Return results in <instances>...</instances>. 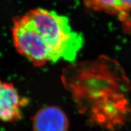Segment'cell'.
I'll list each match as a JSON object with an SVG mask.
<instances>
[{
    "label": "cell",
    "instance_id": "cell-2",
    "mask_svg": "<svg viewBox=\"0 0 131 131\" xmlns=\"http://www.w3.org/2000/svg\"><path fill=\"white\" fill-rule=\"evenodd\" d=\"M26 102L27 100L21 96L12 84L0 80V121L19 120Z\"/></svg>",
    "mask_w": 131,
    "mask_h": 131
},
{
    "label": "cell",
    "instance_id": "cell-3",
    "mask_svg": "<svg viewBox=\"0 0 131 131\" xmlns=\"http://www.w3.org/2000/svg\"><path fill=\"white\" fill-rule=\"evenodd\" d=\"M68 128L67 116L56 106L42 108L33 118L32 131H68Z\"/></svg>",
    "mask_w": 131,
    "mask_h": 131
},
{
    "label": "cell",
    "instance_id": "cell-1",
    "mask_svg": "<svg viewBox=\"0 0 131 131\" xmlns=\"http://www.w3.org/2000/svg\"><path fill=\"white\" fill-rule=\"evenodd\" d=\"M12 38L18 53L37 66L60 60L74 62L84 45L66 16L36 8L15 18Z\"/></svg>",
    "mask_w": 131,
    "mask_h": 131
},
{
    "label": "cell",
    "instance_id": "cell-4",
    "mask_svg": "<svg viewBox=\"0 0 131 131\" xmlns=\"http://www.w3.org/2000/svg\"><path fill=\"white\" fill-rule=\"evenodd\" d=\"M84 4L92 10L115 15L123 21L131 11V0H84Z\"/></svg>",
    "mask_w": 131,
    "mask_h": 131
}]
</instances>
